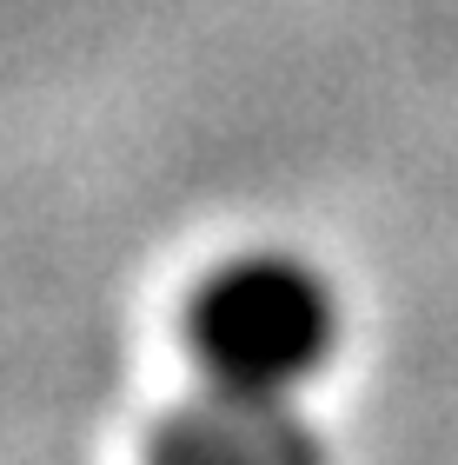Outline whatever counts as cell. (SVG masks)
<instances>
[{
    "mask_svg": "<svg viewBox=\"0 0 458 465\" xmlns=\"http://www.w3.org/2000/svg\"><path fill=\"white\" fill-rule=\"evenodd\" d=\"M153 465H326V439L293 406V392L206 379V392L153 432Z\"/></svg>",
    "mask_w": 458,
    "mask_h": 465,
    "instance_id": "obj_2",
    "label": "cell"
},
{
    "mask_svg": "<svg viewBox=\"0 0 458 465\" xmlns=\"http://www.w3.org/2000/svg\"><path fill=\"white\" fill-rule=\"evenodd\" d=\"M186 332L206 379L293 392L339 346V292L299 252H239L193 292Z\"/></svg>",
    "mask_w": 458,
    "mask_h": 465,
    "instance_id": "obj_1",
    "label": "cell"
}]
</instances>
